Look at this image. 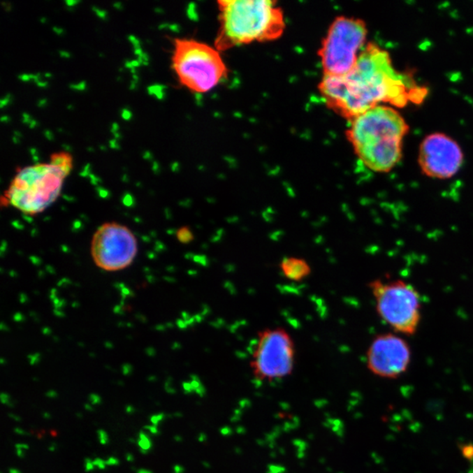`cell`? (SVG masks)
Segmentation results:
<instances>
[{"instance_id": "6da1fadb", "label": "cell", "mask_w": 473, "mask_h": 473, "mask_svg": "<svg viewBox=\"0 0 473 473\" xmlns=\"http://www.w3.org/2000/svg\"><path fill=\"white\" fill-rule=\"evenodd\" d=\"M319 92L328 108L349 122L375 106L419 103L425 94L395 70L388 52L375 43H368L349 73L322 77Z\"/></svg>"}, {"instance_id": "7a4b0ae2", "label": "cell", "mask_w": 473, "mask_h": 473, "mask_svg": "<svg viewBox=\"0 0 473 473\" xmlns=\"http://www.w3.org/2000/svg\"><path fill=\"white\" fill-rule=\"evenodd\" d=\"M409 126L395 107L378 105L349 122L347 137L358 160L377 173H388L402 157Z\"/></svg>"}, {"instance_id": "3957f363", "label": "cell", "mask_w": 473, "mask_h": 473, "mask_svg": "<svg viewBox=\"0 0 473 473\" xmlns=\"http://www.w3.org/2000/svg\"><path fill=\"white\" fill-rule=\"evenodd\" d=\"M214 47L220 52L278 40L286 30L284 13L272 0H219Z\"/></svg>"}, {"instance_id": "277c9868", "label": "cell", "mask_w": 473, "mask_h": 473, "mask_svg": "<svg viewBox=\"0 0 473 473\" xmlns=\"http://www.w3.org/2000/svg\"><path fill=\"white\" fill-rule=\"evenodd\" d=\"M172 67L181 84L195 93L212 91L228 75L221 52L192 39L175 41Z\"/></svg>"}, {"instance_id": "5b68a950", "label": "cell", "mask_w": 473, "mask_h": 473, "mask_svg": "<svg viewBox=\"0 0 473 473\" xmlns=\"http://www.w3.org/2000/svg\"><path fill=\"white\" fill-rule=\"evenodd\" d=\"M368 29L363 20L338 16L323 37L319 55L323 77H341L349 73L367 46Z\"/></svg>"}, {"instance_id": "8992f818", "label": "cell", "mask_w": 473, "mask_h": 473, "mask_svg": "<svg viewBox=\"0 0 473 473\" xmlns=\"http://www.w3.org/2000/svg\"><path fill=\"white\" fill-rule=\"evenodd\" d=\"M71 170L51 163L24 168L15 176L6 198L12 205L30 215L43 212L57 200Z\"/></svg>"}, {"instance_id": "52a82bcc", "label": "cell", "mask_w": 473, "mask_h": 473, "mask_svg": "<svg viewBox=\"0 0 473 473\" xmlns=\"http://www.w3.org/2000/svg\"><path fill=\"white\" fill-rule=\"evenodd\" d=\"M378 315L396 333L416 334L422 319L419 293L402 279H374L369 285Z\"/></svg>"}, {"instance_id": "ba28073f", "label": "cell", "mask_w": 473, "mask_h": 473, "mask_svg": "<svg viewBox=\"0 0 473 473\" xmlns=\"http://www.w3.org/2000/svg\"><path fill=\"white\" fill-rule=\"evenodd\" d=\"M295 364L296 344L288 331L279 327L260 331L250 361L255 379L272 382L289 377Z\"/></svg>"}, {"instance_id": "9c48e42d", "label": "cell", "mask_w": 473, "mask_h": 473, "mask_svg": "<svg viewBox=\"0 0 473 473\" xmlns=\"http://www.w3.org/2000/svg\"><path fill=\"white\" fill-rule=\"evenodd\" d=\"M92 254L99 268L122 270L132 264L137 254V241L129 228L116 223L105 224L93 237Z\"/></svg>"}, {"instance_id": "30bf717a", "label": "cell", "mask_w": 473, "mask_h": 473, "mask_svg": "<svg viewBox=\"0 0 473 473\" xmlns=\"http://www.w3.org/2000/svg\"><path fill=\"white\" fill-rule=\"evenodd\" d=\"M464 163V153L457 141L447 134L427 136L419 147V164L428 177L445 180L457 175Z\"/></svg>"}, {"instance_id": "8fae6325", "label": "cell", "mask_w": 473, "mask_h": 473, "mask_svg": "<svg viewBox=\"0 0 473 473\" xmlns=\"http://www.w3.org/2000/svg\"><path fill=\"white\" fill-rule=\"evenodd\" d=\"M410 361L409 344L393 333L379 335L368 350V368L372 374L381 378L400 377L409 368Z\"/></svg>"}, {"instance_id": "7c38bea8", "label": "cell", "mask_w": 473, "mask_h": 473, "mask_svg": "<svg viewBox=\"0 0 473 473\" xmlns=\"http://www.w3.org/2000/svg\"><path fill=\"white\" fill-rule=\"evenodd\" d=\"M279 268L284 277L292 282H301L309 277L312 267L305 259L286 257L279 264Z\"/></svg>"}, {"instance_id": "4fadbf2b", "label": "cell", "mask_w": 473, "mask_h": 473, "mask_svg": "<svg viewBox=\"0 0 473 473\" xmlns=\"http://www.w3.org/2000/svg\"><path fill=\"white\" fill-rule=\"evenodd\" d=\"M176 237L182 244L191 243L194 240V235H193L192 231L187 226L182 227L176 231Z\"/></svg>"}, {"instance_id": "5bb4252c", "label": "cell", "mask_w": 473, "mask_h": 473, "mask_svg": "<svg viewBox=\"0 0 473 473\" xmlns=\"http://www.w3.org/2000/svg\"><path fill=\"white\" fill-rule=\"evenodd\" d=\"M138 445H139L141 450L150 451L152 448V441L150 436L144 432H140L139 434V440L137 442Z\"/></svg>"}, {"instance_id": "9a60e30c", "label": "cell", "mask_w": 473, "mask_h": 473, "mask_svg": "<svg viewBox=\"0 0 473 473\" xmlns=\"http://www.w3.org/2000/svg\"><path fill=\"white\" fill-rule=\"evenodd\" d=\"M0 402L9 407H13L15 405V402H12L11 397L8 393L4 392L0 393Z\"/></svg>"}, {"instance_id": "2e32d148", "label": "cell", "mask_w": 473, "mask_h": 473, "mask_svg": "<svg viewBox=\"0 0 473 473\" xmlns=\"http://www.w3.org/2000/svg\"><path fill=\"white\" fill-rule=\"evenodd\" d=\"M89 402L92 406L100 405L102 402V399L98 393H92L89 395Z\"/></svg>"}, {"instance_id": "e0dca14e", "label": "cell", "mask_w": 473, "mask_h": 473, "mask_svg": "<svg viewBox=\"0 0 473 473\" xmlns=\"http://www.w3.org/2000/svg\"><path fill=\"white\" fill-rule=\"evenodd\" d=\"M98 436H99V440L100 442V444L103 445H106L108 444L109 442V437L108 435L105 432V430H98Z\"/></svg>"}, {"instance_id": "ac0fdd59", "label": "cell", "mask_w": 473, "mask_h": 473, "mask_svg": "<svg viewBox=\"0 0 473 473\" xmlns=\"http://www.w3.org/2000/svg\"><path fill=\"white\" fill-rule=\"evenodd\" d=\"M164 416L165 415L163 413H160L158 414V415L152 416L150 419L152 425L158 426L159 423H160L161 421L164 419Z\"/></svg>"}, {"instance_id": "d6986e66", "label": "cell", "mask_w": 473, "mask_h": 473, "mask_svg": "<svg viewBox=\"0 0 473 473\" xmlns=\"http://www.w3.org/2000/svg\"><path fill=\"white\" fill-rule=\"evenodd\" d=\"M93 463H94L95 467H98L99 470H105L106 468V463L102 458H96Z\"/></svg>"}, {"instance_id": "ffe728a7", "label": "cell", "mask_w": 473, "mask_h": 473, "mask_svg": "<svg viewBox=\"0 0 473 473\" xmlns=\"http://www.w3.org/2000/svg\"><path fill=\"white\" fill-rule=\"evenodd\" d=\"M85 471L89 472H92L93 470L95 468L94 463L92 460L91 458H85Z\"/></svg>"}, {"instance_id": "44dd1931", "label": "cell", "mask_w": 473, "mask_h": 473, "mask_svg": "<svg viewBox=\"0 0 473 473\" xmlns=\"http://www.w3.org/2000/svg\"><path fill=\"white\" fill-rule=\"evenodd\" d=\"M144 429L150 431V432L152 435H154V436H157V435H159V433H160V431H159L157 426L147 425V426H145Z\"/></svg>"}, {"instance_id": "7402d4cb", "label": "cell", "mask_w": 473, "mask_h": 473, "mask_svg": "<svg viewBox=\"0 0 473 473\" xmlns=\"http://www.w3.org/2000/svg\"><path fill=\"white\" fill-rule=\"evenodd\" d=\"M107 466L119 465V460L115 457H110L105 461Z\"/></svg>"}, {"instance_id": "603a6c76", "label": "cell", "mask_w": 473, "mask_h": 473, "mask_svg": "<svg viewBox=\"0 0 473 473\" xmlns=\"http://www.w3.org/2000/svg\"><path fill=\"white\" fill-rule=\"evenodd\" d=\"M40 358L41 356L39 354L30 355V356L29 357L30 364L32 365L38 364V362L40 361Z\"/></svg>"}, {"instance_id": "cb8c5ba5", "label": "cell", "mask_w": 473, "mask_h": 473, "mask_svg": "<svg viewBox=\"0 0 473 473\" xmlns=\"http://www.w3.org/2000/svg\"><path fill=\"white\" fill-rule=\"evenodd\" d=\"M122 370L124 375L127 376L133 372V367L130 364H125L123 365Z\"/></svg>"}, {"instance_id": "d4e9b609", "label": "cell", "mask_w": 473, "mask_h": 473, "mask_svg": "<svg viewBox=\"0 0 473 473\" xmlns=\"http://www.w3.org/2000/svg\"><path fill=\"white\" fill-rule=\"evenodd\" d=\"M46 396L48 398L55 399L58 396V393L57 391H54V390H50V391L46 393Z\"/></svg>"}, {"instance_id": "484cf974", "label": "cell", "mask_w": 473, "mask_h": 473, "mask_svg": "<svg viewBox=\"0 0 473 473\" xmlns=\"http://www.w3.org/2000/svg\"><path fill=\"white\" fill-rule=\"evenodd\" d=\"M124 203H125L126 205L127 206H131L133 205V198L132 196L127 195V196H125V199H124Z\"/></svg>"}, {"instance_id": "4316f807", "label": "cell", "mask_w": 473, "mask_h": 473, "mask_svg": "<svg viewBox=\"0 0 473 473\" xmlns=\"http://www.w3.org/2000/svg\"><path fill=\"white\" fill-rule=\"evenodd\" d=\"M15 449L16 450H18V449H20V450L27 451L29 450V446L26 444H16Z\"/></svg>"}, {"instance_id": "83f0119b", "label": "cell", "mask_w": 473, "mask_h": 473, "mask_svg": "<svg viewBox=\"0 0 473 473\" xmlns=\"http://www.w3.org/2000/svg\"><path fill=\"white\" fill-rule=\"evenodd\" d=\"M15 433L17 435H20V436H26V435H29V433L26 432L25 430L22 429V428L17 427L15 429Z\"/></svg>"}, {"instance_id": "f1b7e54d", "label": "cell", "mask_w": 473, "mask_h": 473, "mask_svg": "<svg viewBox=\"0 0 473 473\" xmlns=\"http://www.w3.org/2000/svg\"><path fill=\"white\" fill-rule=\"evenodd\" d=\"M8 416L10 417V419H12L13 420L16 421V422H18V423L22 422V419H20V416L15 415V414L9 413Z\"/></svg>"}, {"instance_id": "f546056e", "label": "cell", "mask_w": 473, "mask_h": 473, "mask_svg": "<svg viewBox=\"0 0 473 473\" xmlns=\"http://www.w3.org/2000/svg\"><path fill=\"white\" fill-rule=\"evenodd\" d=\"M126 411L127 414H129V415H132V414L136 412V409H134V407L133 406L127 405L126 406Z\"/></svg>"}, {"instance_id": "4dcf8cb0", "label": "cell", "mask_w": 473, "mask_h": 473, "mask_svg": "<svg viewBox=\"0 0 473 473\" xmlns=\"http://www.w3.org/2000/svg\"><path fill=\"white\" fill-rule=\"evenodd\" d=\"M165 389H166V391H167L168 393H175V390L171 388L170 384H168V383H166V384H165Z\"/></svg>"}, {"instance_id": "1f68e13d", "label": "cell", "mask_w": 473, "mask_h": 473, "mask_svg": "<svg viewBox=\"0 0 473 473\" xmlns=\"http://www.w3.org/2000/svg\"><path fill=\"white\" fill-rule=\"evenodd\" d=\"M147 354L148 356L154 357L155 355V350L154 348H148L147 350Z\"/></svg>"}, {"instance_id": "d6a6232c", "label": "cell", "mask_w": 473, "mask_h": 473, "mask_svg": "<svg viewBox=\"0 0 473 473\" xmlns=\"http://www.w3.org/2000/svg\"><path fill=\"white\" fill-rule=\"evenodd\" d=\"M126 459L129 463H133L134 461V457H133V454H131V453H127L126 455Z\"/></svg>"}, {"instance_id": "836d02e7", "label": "cell", "mask_w": 473, "mask_h": 473, "mask_svg": "<svg viewBox=\"0 0 473 473\" xmlns=\"http://www.w3.org/2000/svg\"><path fill=\"white\" fill-rule=\"evenodd\" d=\"M85 409L87 411H91V412L92 411L94 410L91 403H86L85 405Z\"/></svg>"}, {"instance_id": "e575fe53", "label": "cell", "mask_w": 473, "mask_h": 473, "mask_svg": "<svg viewBox=\"0 0 473 473\" xmlns=\"http://www.w3.org/2000/svg\"><path fill=\"white\" fill-rule=\"evenodd\" d=\"M57 445L55 444H52L50 447H48V451L54 452L57 451Z\"/></svg>"}, {"instance_id": "d590c367", "label": "cell", "mask_w": 473, "mask_h": 473, "mask_svg": "<svg viewBox=\"0 0 473 473\" xmlns=\"http://www.w3.org/2000/svg\"><path fill=\"white\" fill-rule=\"evenodd\" d=\"M137 473H154V472L150 471V470L140 469V470H138Z\"/></svg>"}, {"instance_id": "8d00e7d4", "label": "cell", "mask_w": 473, "mask_h": 473, "mask_svg": "<svg viewBox=\"0 0 473 473\" xmlns=\"http://www.w3.org/2000/svg\"><path fill=\"white\" fill-rule=\"evenodd\" d=\"M147 381L150 382H154L157 381V376L154 375H151L150 377H147Z\"/></svg>"}, {"instance_id": "74e56055", "label": "cell", "mask_w": 473, "mask_h": 473, "mask_svg": "<svg viewBox=\"0 0 473 473\" xmlns=\"http://www.w3.org/2000/svg\"><path fill=\"white\" fill-rule=\"evenodd\" d=\"M16 454L19 458H24L23 450H20V449H18V450H16Z\"/></svg>"}, {"instance_id": "f35d334b", "label": "cell", "mask_w": 473, "mask_h": 473, "mask_svg": "<svg viewBox=\"0 0 473 473\" xmlns=\"http://www.w3.org/2000/svg\"><path fill=\"white\" fill-rule=\"evenodd\" d=\"M43 419H46V420H50V419H51V415H50V413H48V412H44V413L43 414Z\"/></svg>"}, {"instance_id": "ab89813d", "label": "cell", "mask_w": 473, "mask_h": 473, "mask_svg": "<svg viewBox=\"0 0 473 473\" xmlns=\"http://www.w3.org/2000/svg\"><path fill=\"white\" fill-rule=\"evenodd\" d=\"M9 473H22L18 469H10Z\"/></svg>"}, {"instance_id": "60d3db41", "label": "cell", "mask_w": 473, "mask_h": 473, "mask_svg": "<svg viewBox=\"0 0 473 473\" xmlns=\"http://www.w3.org/2000/svg\"><path fill=\"white\" fill-rule=\"evenodd\" d=\"M129 442H130L131 444H134V443H136V442H138V441L134 439V438H129Z\"/></svg>"}, {"instance_id": "b9f144b4", "label": "cell", "mask_w": 473, "mask_h": 473, "mask_svg": "<svg viewBox=\"0 0 473 473\" xmlns=\"http://www.w3.org/2000/svg\"><path fill=\"white\" fill-rule=\"evenodd\" d=\"M140 453H141V454H143V455H147V454L148 453V451H144V450H141V449H140Z\"/></svg>"}, {"instance_id": "7bdbcfd3", "label": "cell", "mask_w": 473, "mask_h": 473, "mask_svg": "<svg viewBox=\"0 0 473 473\" xmlns=\"http://www.w3.org/2000/svg\"><path fill=\"white\" fill-rule=\"evenodd\" d=\"M77 416L80 417V419H82V415L81 413H77Z\"/></svg>"}, {"instance_id": "ee69618b", "label": "cell", "mask_w": 473, "mask_h": 473, "mask_svg": "<svg viewBox=\"0 0 473 473\" xmlns=\"http://www.w3.org/2000/svg\"><path fill=\"white\" fill-rule=\"evenodd\" d=\"M117 384H119V385H120V386H124V383L122 382V381L117 382Z\"/></svg>"}, {"instance_id": "f6af8a7d", "label": "cell", "mask_w": 473, "mask_h": 473, "mask_svg": "<svg viewBox=\"0 0 473 473\" xmlns=\"http://www.w3.org/2000/svg\"><path fill=\"white\" fill-rule=\"evenodd\" d=\"M1 364H2V365H4V364H5L4 358H1Z\"/></svg>"}]
</instances>
